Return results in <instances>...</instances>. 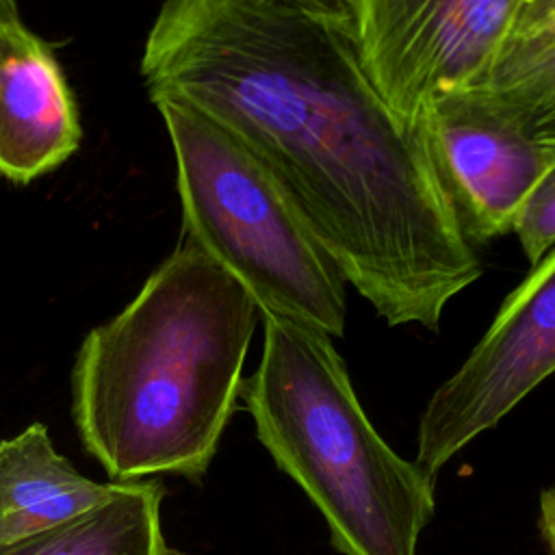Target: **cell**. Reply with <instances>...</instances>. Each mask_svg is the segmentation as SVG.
Wrapping results in <instances>:
<instances>
[{"label":"cell","instance_id":"6da1fadb","mask_svg":"<svg viewBox=\"0 0 555 555\" xmlns=\"http://www.w3.org/2000/svg\"><path fill=\"white\" fill-rule=\"evenodd\" d=\"M150 100H180L273 173L347 284L392 327L438 330L481 275L423 128L371 80L347 0H165Z\"/></svg>","mask_w":555,"mask_h":555},{"label":"cell","instance_id":"7a4b0ae2","mask_svg":"<svg viewBox=\"0 0 555 555\" xmlns=\"http://www.w3.org/2000/svg\"><path fill=\"white\" fill-rule=\"evenodd\" d=\"M258 314L251 295L186 241L85 336L72 414L113 481L204 477L241 397Z\"/></svg>","mask_w":555,"mask_h":555},{"label":"cell","instance_id":"3957f363","mask_svg":"<svg viewBox=\"0 0 555 555\" xmlns=\"http://www.w3.org/2000/svg\"><path fill=\"white\" fill-rule=\"evenodd\" d=\"M262 353L243 382L256 436L314 503L340 555H416L434 477L373 427L332 336L262 314Z\"/></svg>","mask_w":555,"mask_h":555},{"label":"cell","instance_id":"277c9868","mask_svg":"<svg viewBox=\"0 0 555 555\" xmlns=\"http://www.w3.org/2000/svg\"><path fill=\"white\" fill-rule=\"evenodd\" d=\"M176 156L189 241L273 314L343 336L347 280L264 163L230 130L171 98L154 100Z\"/></svg>","mask_w":555,"mask_h":555},{"label":"cell","instance_id":"5b68a950","mask_svg":"<svg viewBox=\"0 0 555 555\" xmlns=\"http://www.w3.org/2000/svg\"><path fill=\"white\" fill-rule=\"evenodd\" d=\"M531 0H347L362 63L410 128L447 91L481 80Z\"/></svg>","mask_w":555,"mask_h":555},{"label":"cell","instance_id":"8992f818","mask_svg":"<svg viewBox=\"0 0 555 555\" xmlns=\"http://www.w3.org/2000/svg\"><path fill=\"white\" fill-rule=\"evenodd\" d=\"M555 373V245L505 297L486 334L429 397L416 464L438 470Z\"/></svg>","mask_w":555,"mask_h":555},{"label":"cell","instance_id":"52a82bcc","mask_svg":"<svg viewBox=\"0 0 555 555\" xmlns=\"http://www.w3.org/2000/svg\"><path fill=\"white\" fill-rule=\"evenodd\" d=\"M418 126L473 245L512 232L527 195L555 167V145L529 139L475 89L440 93Z\"/></svg>","mask_w":555,"mask_h":555},{"label":"cell","instance_id":"ba28073f","mask_svg":"<svg viewBox=\"0 0 555 555\" xmlns=\"http://www.w3.org/2000/svg\"><path fill=\"white\" fill-rule=\"evenodd\" d=\"M82 128L67 78L15 9L0 13V173L26 184L63 165Z\"/></svg>","mask_w":555,"mask_h":555},{"label":"cell","instance_id":"9c48e42d","mask_svg":"<svg viewBox=\"0 0 555 555\" xmlns=\"http://www.w3.org/2000/svg\"><path fill=\"white\" fill-rule=\"evenodd\" d=\"M63 457L43 423H30L0 442V542L67 520L115 492Z\"/></svg>","mask_w":555,"mask_h":555},{"label":"cell","instance_id":"30bf717a","mask_svg":"<svg viewBox=\"0 0 555 555\" xmlns=\"http://www.w3.org/2000/svg\"><path fill=\"white\" fill-rule=\"evenodd\" d=\"M165 488L154 479L119 481L89 509L30 535L0 542V555H182L160 522Z\"/></svg>","mask_w":555,"mask_h":555},{"label":"cell","instance_id":"8fae6325","mask_svg":"<svg viewBox=\"0 0 555 555\" xmlns=\"http://www.w3.org/2000/svg\"><path fill=\"white\" fill-rule=\"evenodd\" d=\"M470 89L529 139L555 145V26L516 28Z\"/></svg>","mask_w":555,"mask_h":555},{"label":"cell","instance_id":"7c38bea8","mask_svg":"<svg viewBox=\"0 0 555 555\" xmlns=\"http://www.w3.org/2000/svg\"><path fill=\"white\" fill-rule=\"evenodd\" d=\"M512 232L518 236L525 258L531 264L555 245V167L531 189L516 215Z\"/></svg>","mask_w":555,"mask_h":555},{"label":"cell","instance_id":"4fadbf2b","mask_svg":"<svg viewBox=\"0 0 555 555\" xmlns=\"http://www.w3.org/2000/svg\"><path fill=\"white\" fill-rule=\"evenodd\" d=\"M540 531L551 555H555V486L540 494Z\"/></svg>","mask_w":555,"mask_h":555},{"label":"cell","instance_id":"5bb4252c","mask_svg":"<svg viewBox=\"0 0 555 555\" xmlns=\"http://www.w3.org/2000/svg\"><path fill=\"white\" fill-rule=\"evenodd\" d=\"M555 26V0H531L522 13L518 28Z\"/></svg>","mask_w":555,"mask_h":555},{"label":"cell","instance_id":"9a60e30c","mask_svg":"<svg viewBox=\"0 0 555 555\" xmlns=\"http://www.w3.org/2000/svg\"><path fill=\"white\" fill-rule=\"evenodd\" d=\"M9 9H15V0H0V13Z\"/></svg>","mask_w":555,"mask_h":555}]
</instances>
